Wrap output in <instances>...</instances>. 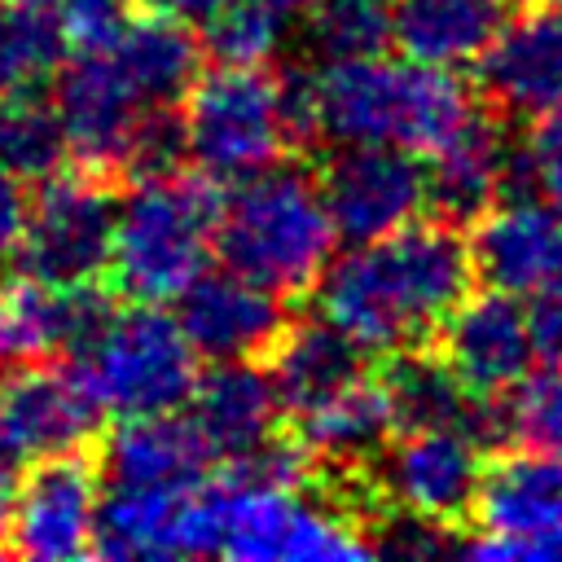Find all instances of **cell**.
<instances>
[{
    "mask_svg": "<svg viewBox=\"0 0 562 562\" xmlns=\"http://www.w3.org/2000/svg\"><path fill=\"white\" fill-rule=\"evenodd\" d=\"M474 272L518 299H562V202L492 206L474 224Z\"/></svg>",
    "mask_w": 562,
    "mask_h": 562,
    "instance_id": "ac0fdd59",
    "label": "cell"
},
{
    "mask_svg": "<svg viewBox=\"0 0 562 562\" xmlns=\"http://www.w3.org/2000/svg\"><path fill=\"white\" fill-rule=\"evenodd\" d=\"M281 391L272 382V369H259L250 360H215L189 395V422L206 439L215 457H241L255 443L272 439Z\"/></svg>",
    "mask_w": 562,
    "mask_h": 562,
    "instance_id": "7402d4cb",
    "label": "cell"
},
{
    "mask_svg": "<svg viewBox=\"0 0 562 562\" xmlns=\"http://www.w3.org/2000/svg\"><path fill=\"white\" fill-rule=\"evenodd\" d=\"M149 4L171 13V18H180V22H189V26H206L228 0H149Z\"/></svg>",
    "mask_w": 562,
    "mask_h": 562,
    "instance_id": "f35d334b",
    "label": "cell"
},
{
    "mask_svg": "<svg viewBox=\"0 0 562 562\" xmlns=\"http://www.w3.org/2000/svg\"><path fill=\"white\" fill-rule=\"evenodd\" d=\"M57 114L70 154L92 171H119L123 154L149 110H158L105 44H83L57 70Z\"/></svg>",
    "mask_w": 562,
    "mask_h": 562,
    "instance_id": "4fadbf2b",
    "label": "cell"
},
{
    "mask_svg": "<svg viewBox=\"0 0 562 562\" xmlns=\"http://www.w3.org/2000/svg\"><path fill=\"white\" fill-rule=\"evenodd\" d=\"M487 97L509 110L540 119L562 105V9L531 4L522 18L501 26L492 48L479 57Z\"/></svg>",
    "mask_w": 562,
    "mask_h": 562,
    "instance_id": "ffe728a7",
    "label": "cell"
},
{
    "mask_svg": "<svg viewBox=\"0 0 562 562\" xmlns=\"http://www.w3.org/2000/svg\"><path fill=\"white\" fill-rule=\"evenodd\" d=\"M487 461L483 448L457 430H404L369 461V483L395 509H413L439 522H457L474 514Z\"/></svg>",
    "mask_w": 562,
    "mask_h": 562,
    "instance_id": "8fae6325",
    "label": "cell"
},
{
    "mask_svg": "<svg viewBox=\"0 0 562 562\" xmlns=\"http://www.w3.org/2000/svg\"><path fill=\"white\" fill-rule=\"evenodd\" d=\"M281 31H285V18L272 13L268 4H259V0H228L206 22V48L220 61L255 66V61H268L277 53Z\"/></svg>",
    "mask_w": 562,
    "mask_h": 562,
    "instance_id": "1f68e13d",
    "label": "cell"
},
{
    "mask_svg": "<svg viewBox=\"0 0 562 562\" xmlns=\"http://www.w3.org/2000/svg\"><path fill=\"white\" fill-rule=\"evenodd\" d=\"M26 193H22V176H13L4 162H0V255H13L18 250V237L26 228Z\"/></svg>",
    "mask_w": 562,
    "mask_h": 562,
    "instance_id": "8d00e7d4",
    "label": "cell"
},
{
    "mask_svg": "<svg viewBox=\"0 0 562 562\" xmlns=\"http://www.w3.org/2000/svg\"><path fill=\"white\" fill-rule=\"evenodd\" d=\"M75 48L57 0H0V97L35 92Z\"/></svg>",
    "mask_w": 562,
    "mask_h": 562,
    "instance_id": "f1b7e54d",
    "label": "cell"
},
{
    "mask_svg": "<svg viewBox=\"0 0 562 562\" xmlns=\"http://www.w3.org/2000/svg\"><path fill=\"white\" fill-rule=\"evenodd\" d=\"M70 136L57 114V101H40L35 92L0 97V162L22 180H48L66 167Z\"/></svg>",
    "mask_w": 562,
    "mask_h": 562,
    "instance_id": "f546056e",
    "label": "cell"
},
{
    "mask_svg": "<svg viewBox=\"0 0 562 562\" xmlns=\"http://www.w3.org/2000/svg\"><path fill=\"white\" fill-rule=\"evenodd\" d=\"M527 154V171H531V189H540L544 198L562 202V105L540 114L531 140L522 145Z\"/></svg>",
    "mask_w": 562,
    "mask_h": 562,
    "instance_id": "d590c367",
    "label": "cell"
},
{
    "mask_svg": "<svg viewBox=\"0 0 562 562\" xmlns=\"http://www.w3.org/2000/svg\"><path fill=\"white\" fill-rule=\"evenodd\" d=\"M483 110L452 66L351 57L312 70V123L334 145H404L435 154Z\"/></svg>",
    "mask_w": 562,
    "mask_h": 562,
    "instance_id": "7a4b0ae2",
    "label": "cell"
},
{
    "mask_svg": "<svg viewBox=\"0 0 562 562\" xmlns=\"http://www.w3.org/2000/svg\"><path fill=\"white\" fill-rule=\"evenodd\" d=\"M364 342L329 316L290 325L272 347V382L290 413H303L364 378Z\"/></svg>",
    "mask_w": 562,
    "mask_h": 562,
    "instance_id": "cb8c5ba5",
    "label": "cell"
},
{
    "mask_svg": "<svg viewBox=\"0 0 562 562\" xmlns=\"http://www.w3.org/2000/svg\"><path fill=\"white\" fill-rule=\"evenodd\" d=\"M391 430H395L391 400L382 382H364V378L294 413V439L307 448V457L321 465H338V470L369 465L386 448Z\"/></svg>",
    "mask_w": 562,
    "mask_h": 562,
    "instance_id": "d4e9b609",
    "label": "cell"
},
{
    "mask_svg": "<svg viewBox=\"0 0 562 562\" xmlns=\"http://www.w3.org/2000/svg\"><path fill=\"white\" fill-rule=\"evenodd\" d=\"M382 391L391 400L400 430H439V426L465 430V417L479 395L465 386V378L448 364L443 351H426V347L391 351L382 369Z\"/></svg>",
    "mask_w": 562,
    "mask_h": 562,
    "instance_id": "83f0119b",
    "label": "cell"
},
{
    "mask_svg": "<svg viewBox=\"0 0 562 562\" xmlns=\"http://www.w3.org/2000/svg\"><path fill=\"white\" fill-rule=\"evenodd\" d=\"M184 132L189 158L215 180H241L272 167L294 140L285 79L263 70V61H220L184 92Z\"/></svg>",
    "mask_w": 562,
    "mask_h": 562,
    "instance_id": "5b68a950",
    "label": "cell"
},
{
    "mask_svg": "<svg viewBox=\"0 0 562 562\" xmlns=\"http://www.w3.org/2000/svg\"><path fill=\"white\" fill-rule=\"evenodd\" d=\"M479 536L461 553L483 562H562V452L527 448L487 465L474 514Z\"/></svg>",
    "mask_w": 562,
    "mask_h": 562,
    "instance_id": "ba28073f",
    "label": "cell"
},
{
    "mask_svg": "<svg viewBox=\"0 0 562 562\" xmlns=\"http://www.w3.org/2000/svg\"><path fill=\"white\" fill-rule=\"evenodd\" d=\"M509 404H514V430L518 439H527V448L562 452V364L522 378Z\"/></svg>",
    "mask_w": 562,
    "mask_h": 562,
    "instance_id": "836d02e7",
    "label": "cell"
},
{
    "mask_svg": "<svg viewBox=\"0 0 562 562\" xmlns=\"http://www.w3.org/2000/svg\"><path fill=\"white\" fill-rule=\"evenodd\" d=\"M395 40V13L386 0H321L307 13V44L325 61L378 57Z\"/></svg>",
    "mask_w": 562,
    "mask_h": 562,
    "instance_id": "4dcf8cb0",
    "label": "cell"
},
{
    "mask_svg": "<svg viewBox=\"0 0 562 562\" xmlns=\"http://www.w3.org/2000/svg\"><path fill=\"white\" fill-rule=\"evenodd\" d=\"M224 492V558L237 562H329L373 558L364 527L321 501H303L299 487L220 483Z\"/></svg>",
    "mask_w": 562,
    "mask_h": 562,
    "instance_id": "52a82bcc",
    "label": "cell"
},
{
    "mask_svg": "<svg viewBox=\"0 0 562 562\" xmlns=\"http://www.w3.org/2000/svg\"><path fill=\"white\" fill-rule=\"evenodd\" d=\"M97 474L79 452L35 461L13 492L9 553L35 562H75L97 553Z\"/></svg>",
    "mask_w": 562,
    "mask_h": 562,
    "instance_id": "9a60e30c",
    "label": "cell"
},
{
    "mask_svg": "<svg viewBox=\"0 0 562 562\" xmlns=\"http://www.w3.org/2000/svg\"><path fill=\"white\" fill-rule=\"evenodd\" d=\"M439 342L448 364L465 378V386L487 395L518 386L536 360L527 307L518 303V294H505L492 285L487 294H474V299L465 294L457 303V312L439 329Z\"/></svg>",
    "mask_w": 562,
    "mask_h": 562,
    "instance_id": "d6986e66",
    "label": "cell"
},
{
    "mask_svg": "<svg viewBox=\"0 0 562 562\" xmlns=\"http://www.w3.org/2000/svg\"><path fill=\"white\" fill-rule=\"evenodd\" d=\"M193 356L198 347L189 342L180 316H167L154 303H136L127 312H114L97 342L75 356V369L97 395L101 413L145 417L189 404L198 386Z\"/></svg>",
    "mask_w": 562,
    "mask_h": 562,
    "instance_id": "8992f818",
    "label": "cell"
},
{
    "mask_svg": "<svg viewBox=\"0 0 562 562\" xmlns=\"http://www.w3.org/2000/svg\"><path fill=\"white\" fill-rule=\"evenodd\" d=\"M101 426V404L88 382L44 364H18L0 378V461L35 465L79 452Z\"/></svg>",
    "mask_w": 562,
    "mask_h": 562,
    "instance_id": "5bb4252c",
    "label": "cell"
},
{
    "mask_svg": "<svg viewBox=\"0 0 562 562\" xmlns=\"http://www.w3.org/2000/svg\"><path fill=\"white\" fill-rule=\"evenodd\" d=\"M220 180L198 176H158L136 180L119 202L114 224V285L136 303H167L180 299L202 272L206 250L215 246L224 198Z\"/></svg>",
    "mask_w": 562,
    "mask_h": 562,
    "instance_id": "277c9868",
    "label": "cell"
},
{
    "mask_svg": "<svg viewBox=\"0 0 562 562\" xmlns=\"http://www.w3.org/2000/svg\"><path fill=\"white\" fill-rule=\"evenodd\" d=\"M224 549L220 487H110L97 514L101 558H206Z\"/></svg>",
    "mask_w": 562,
    "mask_h": 562,
    "instance_id": "30bf717a",
    "label": "cell"
},
{
    "mask_svg": "<svg viewBox=\"0 0 562 562\" xmlns=\"http://www.w3.org/2000/svg\"><path fill=\"white\" fill-rule=\"evenodd\" d=\"M259 4H268V9H272V13H281L285 22H294V18H307L321 0H259Z\"/></svg>",
    "mask_w": 562,
    "mask_h": 562,
    "instance_id": "60d3db41",
    "label": "cell"
},
{
    "mask_svg": "<svg viewBox=\"0 0 562 562\" xmlns=\"http://www.w3.org/2000/svg\"><path fill=\"white\" fill-rule=\"evenodd\" d=\"M325 202L351 246L400 233L430 206V176L404 145H342L325 162Z\"/></svg>",
    "mask_w": 562,
    "mask_h": 562,
    "instance_id": "7c38bea8",
    "label": "cell"
},
{
    "mask_svg": "<svg viewBox=\"0 0 562 562\" xmlns=\"http://www.w3.org/2000/svg\"><path fill=\"white\" fill-rule=\"evenodd\" d=\"M114 321V299L97 281L48 285L22 277L0 290V373L48 356H83Z\"/></svg>",
    "mask_w": 562,
    "mask_h": 562,
    "instance_id": "2e32d148",
    "label": "cell"
},
{
    "mask_svg": "<svg viewBox=\"0 0 562 562\" xmlns=\"http://www.w3.org/2000/svg\"><path fill=\"white\" fill-rule=\"evenodd\" d=\"M176 316L206 360H255L281 342L290 329V316L281 307V290L224 268V272H202L180 299Z\"/></svg>",
    "mask_w": 562,
    "mask_h": 562,
    "instance_id": "e0dca14e",
    "label": "cell"
},
{
    "mask_svg": "<svg viewBox=\"0 0 562 562\" xmlns=\"http://www.w3.org/2000/svg\"><path fill=\"white\" fill-rule=\"evenodd\" d=\"M527 316H531L536 360H544V364H562V299H531Z\"/></svg>",
    "mask_w": 562,
    "mask_h": 562,
    "instance_id": "74e56055",
    "label": "cell"
},
{
    "mask_svg": "<svg viewBox=\"0 0 562 562\" xmlns=\"http://www.w3.org/2000/svg\"><path fill=\"white\" fill-rule=\"evenodd\" d=\"M189 154V132H184V114H176V105H158L140 119L119 176L136 180H158V176H176L180 162Z\"/></svg>",
    "mask_w": 562,
    "mask_h": 562,
    "instance_id": "d6a6232c",
    "label": "cell"
},
{
    "mask_svg": "<svg viewBox=\"0 0 562 562\" xmlns=\"http://www.w3.org/2000/svg\"><path fill=\"white\" fill-rule=\"evenodd\" d=\"M474 255L457 224H408L360 241L316 281L321 316L342 325L369 351L422 347L470 294Z\"/></svg>",
    "mask_w": 562,
    "mask_h": 562,
    "instance_id": "6da1fadb",
    "label": "cell"
},
{
    "mask_svg": "<svg viewBox=\"0 0 562 562\" xmlns=\"http://www.w3.org/2000/svg\"><path fill=\"white\" fill-rule=\"evenodd\" d=\"M4 465H9V461H0V549L9 544L4 536H9V518H13V492H18V487L9 483V470H4Z\"/></svg>",
    "mask_w": 562,
    "mask_h": 562,
    "instance_id": "ab89813d",
    "label": "cell"
},
{
    "mask_svg": "<svg viewBox=\"0 0 562 562\" xmlns=\"http://www.w3.org/2000/svg\"><path fill=\"white\" fill-rule=\"evenodd\" d=\"M211 448L198 435L189 417L176 413H145V417H119L114 435L105 439L101 470L110 487H158L180 492L198 487L211 465Z\"/></svg>",
    "mask_w": 562,
    "mask_h": 562,
    "instance_id": "44dd1931",
    "label": "cell"
},
{
    "mask_svg": "<svg viewBox=\"0 0 562 562\" xmlns=\"http://www.w3.org/2000/svg\"><path fill=\"white\" fill-rule=\"evenodd\" d=\"M448 527L452 522H439V518H426V514H413V509H395L391 518H382L373 527V558L386 553V558L426 562V558H439V553H461V540Z\"/></svg>",
    "mask_w": 562,
    "mask_h": 562,
    "instance_id": "e575fe53",
    "label": "cell"
},
{
    "mask_svg": "<svg viewBox=\"0 0 562 562\" xmlns=\"http://www.w3.org/2000/svg\"><path fill=\"white\" fill-rule=\"evenodd\" d=\"M114 224L119 202L97 176L57 171L40 180L31 198L26 228L13 250L18 272L48 285L97 281L114 259Z\"/></svg>",
    "mask_w": 562,
    "mask_h": 562,
    "instance_id": "9c48e42d",
    "label": "cell"
},
{
    "mask_svg": "<svg viewBox=\"0 0 562 562\" xmlns=\"http://www.w3.org/2000/svg\"><path fill=\"white\" fill-rule=\"evenodd\" d=\"M527 4H540V0H527Z\"/></svg>",
    "mask_w": 562,
    "mask_h": 562,
    "instance_id": "b9f144b4",
    "label": "cell"
},
{
    "mask_svg": "<svg viewBox=\"0 0 562 562\" xmlns=\"http://www.w3.org/2000/svg\"><path fill=\"white\" fill-rule=\"evenodd\" d=\"M395 44L430 66L479 61L505 26V0H395Z\"/></svg>",
    "mask_w": 562,
    "mask_h": 562,
    "instance_id": "4316f807",
    "label": "cell"
},
{
    "mask_svg": "<svg viewBox=\"0 0 562 562\" xmlns=\"http://www.w3.org/2000/svg\"><path fill=\"white\" fill-rule=\"evenodd\" d=\"M334 237L338 224L325 202V184L299 162H272L241 176L224 198L215 250L228 268L281 294H299L325 277Z\"/></svg>",
    "mask_w": 562,
    "mask_h": 562,
    "instance_id": "3957f363",
    "label": "cell"
},
{
    "mask_svg": "<svg viewBox=\"0 0 562 562\" xmlns=\"http://www.w3.org/2000/svg\"><path fill=\"white\" fill-rule=\"evenodd\" d=\"M509 154L514 149L501 140L496 123L479 114L470 127H461L448 145L430 154V211L443 224H479L505 193Z\"/></svg>",
    "mask_w": 562,
    "mask_h": 562,
    "instance_id": "603a6c76",
    "label": "cell"
},
{
    "mask_svg": "<svg viewBox=\"0 0 562 562\" xmlns=\"http://www.w3.org/2000/svg\"><path fill=\"white\" fill-rule=\"evenodd\" d=\"M97 44H105L119 57V66L136 79V88L154 105H176L198 79V40H193L189 22H180L162 9L123 13V22Z\"/></svg>",
    "mask_w": 562,
    "mask_h": 562,
    "instance_id": "484cf974",
    "label": "cell"
}]
</instances>
